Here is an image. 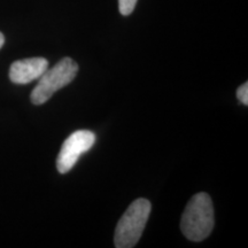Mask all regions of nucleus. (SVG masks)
<instances>
[{"label":"nucleus","mask_w":248,"mask_h":248,"mask_svg":"<svg viewBox=\"0 0 248 248\" xmlns=\"http://www.w3.org/2000/svg\"><path fill=\"white\" fill-rule=\"evenodd\" d=\"M214 224V207L209 195L203 192L193 195L182 216L183 233L191 241H202L212 233Z\"/></svg>","instance_id":"1"},{"label":"nucleus","mask_w":248,"mask_h":248,"mask_svg":"<svg viewBox=\"0 0 248 248\" xmlns=\"http://www.w3.org/2000/svg\"><path fill=\"white\" fill-rule=\"evenodd\" d=\"M151 209L150 201L142 198L130 204L115 229L114 244L116 248H132L137 245L146 226Z\"/></svg>","instance_id":"2"},{"label":"nucleus","mask_w":248,"mask_h":248,"mask_svg":"<svg viewBox=\"0 0 248 248\" xmlns=\"http://www.w3.org/2000/svg\"><path fill=\"white\" fill-rule=\"evenodd\" d=\"M78 73V64L73 59L63 58L40 76L38 84L31 92L30 99L33 105H43L53 97L59 90L69 84Z\"/></svg>","instance_id":"3"},{"label":"nucleus","mask_w":248,"mask_h":248,"mask_svg":"<svg viewBox=\"0 0 248 248\" xmlns=\"http://www.w3.org/2000/svg\"><path fill=\"white\" fill-rule=\"evenodd\" d=\"M95 142V135L89 130H78L68 137L62 145L57 159V168L60 173L69 172L82 154L91 150Z\"/></svg>","instance_id":"4"},{"label":"nucleus","mask_w":248,"mask_h":248,"mask_svg":"<svg viewBox=\"0 0 248 248\" xmlns=\"http://www.w3.org/2000/svg\"><path fill=\"white\" fill-rule=\"evenodd\" d=\"M48 68V61L44 58H30L12 63L9 79L15 84H28L40 78Z\"/></svg>","instance_id":"5"},{"label":"nucleus","mask_w":248,"mask_h":248,"mask_svg":"<svg viewBox=\"0 0 248 248\" xmlns=\"http://www.w3.org/2000/svg\"><path fill=\"white\" fill-rule=\"evenodd\" d=\"M137 4V0H119V9L120 13L126 16L133 12V9Z\"/></svg>","instance_id":"6"},{"label":"nucleus","mask_w":248,"mask_h":248,"mask_svg":"<svg viewBox=\"0 0 248 248\" xmlns=\"http://www.w3.org/2000/svg\"><path fill=\"white\" fill-rule=\"evenodd\" d=\"M237 97L239 99L241 104H244L245 106L248 105V83H244L243 85L238 89L237 91Z\"/></svg>","instance_id":"7"},{"label":"nucleus","mask_w":248,"mask_h":248,"mask_svg":"<svg viewBox=\"0 0 248 248\" xmlns=\"http://www.w3.org/2000/svg\"><path fill=\"white\" fill-rule=\"evenodd\" d=\"M4 44H5V37H4V35H2L1 32H0V48H1L2 46H4Z\"/></svg>","instance_id":"8"}]
</instances>
